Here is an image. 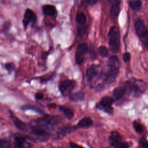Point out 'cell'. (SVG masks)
<instances>
[{"label":"cell","mask_w":148,"mask_h":148,"mask_svg":"<svg viewBox=\"0 0 148 148\" xmlns=\"http://www.w3.org/2000/svg\"><path fill=\"white\" fill-rule=\"evenodd\" d=\"M76 128V126H71L69 125H64L61 127H60L58 131H57V137L58 139H61L63 137H64L67 134H69L72 131L74 130V129Z\"/></svg>","instance_id":"7c38bea8"},{"label":"cell","mask_w":148,"mask_h":148,"mask_svg":"<svg viewBox=\"0 0 148 148\" xmlns=\"http://www.w3.org/2000/svg\"><path fill=\"white\" fill-rule=\"evenodd\" d=\"M101 67L98 65L92 64L87 66L86 71V76L87 81L89 82H93L100 75Z\"/></svg>","instance_id":"52a82bcc"},{"label":"cell","mask_w":148,"mask_h":148,"mask_svg":"<svg viewBox=\"0 0 148 148\" xmlns=\"http://www.w3.org/2000/svg\"><path fill=\"white\" fill-rule=\"evenodd\" d=\"M27 143V138L22 136H17L14 137L13 145L14 148H24Z\"/></svg>","instance_id":"ac0fdd59"},{"label":"cell","mask_w":148,"mask_h":148,"mask_svg":"<svg viewBox=\"0 0 148 148\" xmlns=\"http://www.w3.org/2000/svg\"><path fill=\"white\" fill-rule=\"evenodd\" d=\"M53 76H54V73H50V74H47V75H46L45 76H43L40 77V82L42 83L47 82L48 80H50Z\"/></svg>","instance_id":"83f0119b"},{"label":"cell","mask_w":148,"mask_h":148,"mask_svg":"<svg viewBox=\"0 0 148 148\" xmlns=\"http://www.w3.org/2000/svg\"><path fill=\"white\" fill-rule=\"evenodd\" d=\"M131 54L128 52H125L123 55V59L124 62H128L130 60Z\"/></svg>","instance_id":"1f68e13d"},{"label":"cell","mask_w":148,"mask_h":148,"mask_svg":"<svg viewBox=\"0 0 148 148\" xmlns=\"http://www.w3.org/2000/svg\"><path fill=\"white\" fill-rule=\"evenodd\" d=\"M36 21V14L30 9H27L24 14L23 24L25 28L30 23L34 24Z\"/></svg>","instance_id":"30bf717a"},{"label":"cell","mask_w":148,"mask_h":148,"mask_svg":"<svg viewBox=\"0 0 148 148\" xmlns=\"http://www.w3.org/2000/svg\"><path fill=\"white\" fill-rule=\"evenodd\" d=\"M109 141L110 143V145L113 147L116 145L121 142V136L117 131H113L110 134L109 137Z\"/></svg>","instance_id":"4fadbf2b"},{"label":"cell","mask_w":148,"mask_h":148,"mask_svg":"<svg viewBox=\"0 0 148 148\" xmlns=\"http://www.w3.org/2000/svg\"><path fill=\"white\" fill-rule=\"evenodd\" d=\"M125 91H126V89L125 87L119 86L115 88L112 92L113 99L116 101H118L124 95Z\"/></svg>","instance_id":"2e32d148"},{"label":"cell","mask_w":148,"mask_h":148,"mask_svg":"<svg viewBox=\"0 0 148 148\" xmlns=\"http://www.w3.org/2000/svg\"><path fill=\"white\" fill-rule=\"evenodd\" d=\"M42 11L47 16H53L57 13L56 8L52 5H45L42 6Z\"/></svg>","instance_id":"d6986e66"},{"label":"cell","mask_w":148,"mask_h":148,"mask_svg":"<svg viewBox=\"0 0 148 148\" xmlns=\"http://www.w3.org/2000/svg\"><path fill=\"white\" fill-rule=\"evenodd\" d=\"M61 118L58 116L45 114L42 117L36 119L34 122L36 127L45 130H52L54 126L61 121Z\"/></svg>","instance_id":"7a4b0ae2"},{"label":"cell","mask_w":148,"mask_h":148,"mask_svg":"<svg viewBox=\"0 0 148 148\" xmlns=\"http://www.w3.org/2000/svg\"><path fill=\"white\" fill-rule=\"evenodd\" d=\"M109 46L113 53H116L119 50L120 45V35L119 28L116 26H112L108 32Z\"/></svg>","instance_id":"3957f363"},{"label":"cell","mask_w":148,"mask_h":148,"mask_svg":"<svg viewBox=\"0 0 148 148\" xmlns=\"http://www.w3.org/2000/svg\"><path fill=\"white\" fill-rule=\"evenodd\" d=\"M49 53L47 52H46V51H44V52H42V59L43 60H46L47 59V56H48Z\"/></svg>","instance_id":"e575fe53"},{"label":"cell","mask_w":148,"mask_h":148,"mask_svg":"<svg viewBox=\"0 0 148 148\" xmlns=\"http://www.w3.org/2000/svg\"><path fill=\"white\" fill-rule=\"evenodd\" d=\"M120 64L116 56H111L108 60L106 72L104 74L103 80L107 84H110L114 82L119 73Z\"/></svg>","instance_id":"6da1fadb"},{"label":"cell","mask_w":148,"mask_h":148,"mask_svg":"<svg viewBox=\"0 0 148 148\" xmlns=\"http://www.w3.org/2000/svg\"><path fill=\"white\" fill-rule=\"evenodd\" d=\"M40 148H43V147H40Z\"/></svg>","instance_id":"74e56055"},{"label":"cell","mask_w":148,"mask_h":148,"mask_svg":"<svg viewBox=\"0 0 148 148\" xmlns=\"http://www.w3.org/2000/svg\"><path fill=\"white\" fill-rule=\"evenodd\" d=\"M120 12V2L119 1H117L116 2L112 3L110 8V16L113 18H116L119 16Z\"/></svg>","instance_id":"5bb4252c"},{"label":"cell","mask_w":148,"mask_h":148,"mask_svg":"<svg viewBox=\"0 0 148 148\" xmlns=\"http://www.w3.org/2000/svg\"><path fill=\"white\" fill-rule=\"evenodd\" d=\"M98 52H99L100 56H102V57H106L109 54L108 49L106 48V47H105L104 46H101L98 48Z\"/></svg>","instance_id":"d4e9b609"},{"label":"cell","mask_w":148,"mask_h":148,"mask_svg":"<svg viewBox=\"0 0 148 148\" xmlns=\"http://www.w3.org/2000/svg\"><path fill=\"white\" fill-rule=\"evenodd\" d=\"M75 82L73 80L66 79L61 81L58 84V88L62 95L66 96L71 93L74 88Z\"/></svg>","instance_id":"ba28073f"},{"label":"cell","mask_w":148,"mask_h":148,"mask_svg":"<svg viewBox=\"0 0 148 148\" xmlns=\"http://www.w3.org/2000/svg\"><path fill=\"white\" fill-rule=\"evenodd\" d=\"M44 94L41 92H38L35 95V98L36 100H41L43 98Z\"/></svg>","instance_id":"d6a6232c"},{"label":"cell","mask_w":148,"mask_h":148,"mask_svg":"<svg viewBox=\"0 0 148 148\" xmlns=\"http://www.w3.org/2000/svg\"><path fill=\"white\" fill-rule=\"evenodd\" d=\"M98 0H87V2L89 5H94L97 2Z\"/></svg>","instance_id":"d590c367"},{"label":"cell","mask_w":148,"mask_h":148,"mask_svg":"<svg viewBox=\"0 0 148 148\" xmlns=\"http://www.w3.org/2000/svg\"><path fill=\"white\" fill-rule=\"evenodd\" d=\"M108 2H110L111 3H113V2H116V1H117L118 0H107Z\"/></svg>","instance_id":"8d00e7d4"},{"label":"cell","mask_w":148,"mask_h":148,"mask_svg":"<svg viewBox=\"0 0 148 148\" xmlns=\"http://www.w3.org/2000/svg\"><path fill=\"white\" fill-rule=\"evenodd\" d=\"M88 51V46L86 43H82L77 46L75 52V61L77 65H81L83 63Z\"/></svg>","instance_id":"8992f818"},{"label":"cell","mask_w":148,"mask_h":148,"mask_svg":"<svg viewBox=\"0 0 148 148\" xmlns=\"http://www.w3.org/2000/svg\"><path fill=\"white\" fill-rule=\"evenodd\" d=\"M58 110L64 114L65 117L68 119H71L74 117V112L69 108L63 105H60L58 106Z\"/></svg>","instance_id":"ffe728a7"},{"label":"cell","mask_w":148,"mask_h":148,"mask_svg":"<svg viewBox=\"0 0 148 148\" xmlns=\"http://www.w3.org/2000/svg\"><path fill=\"white\" fill-rule=\"evenodd\" d=\"M53 148H54V147H53Z\"/></svg>","instance_id":"f35d334b"},{"label":"cell","mask_w":148,"mask_h":148,"mask_svg":"<svg viewBox=\"0 0 148 148\" xmlns=\"http://www.w3.org/2000/svg\"><path fill=\"white\" fill-rule=\"evenodd\" d=\"M131 8L135 11L139 10L142 6V2L140 0H136L135 1H131L129 3Z\"/></svg>","instance_id":"cb8c5ba5"},{"label":"cell","mask_w":148,"mask_h":148,"mask_svg":"<svg viewBox=\"0 0 148 148\" xmlns=\"http://www.w3.org/2000/svg\"><path fill=\"white\" fill-rule=\"evenodd\" d=\"M132 125H133V127L135 129V131L138 132V133H140L143 131V126L139 123L138 122H137L136 121H134L132 123Z\"/></svg>","instance_id":"484cf974"},{"label":"cell","mask_w":148,"mask_h":148,"mask_svg":"<svg viewBox=\"0 0 148 148\" xmlns=\"http://www.w3.org/2000/svg\"><path fill=\"white\" fill-rule=\"evenodd\" d=\"M114 99L113 98L109 96H105L101 98L99 102L96 105L95 107L109 114H112L113 108L112 105Z\"/></svg>","instance_id":"5b68a950"},{"label":"cell","mask_w":148,"mask_h":148,"mask_svg":"<svg viewBox=\"0 0 148 148\" xmlns=\"http://www.w3.org/2000/svg\"><path fill=\"white\" fill-rule=\"evenodd\" d=\"M5 68L9 72H11L14 69L15 66H14V64L13 63L9 62V63H6L5 64Z\"/></svg>","instance_id":"f1b7e54d"},{"label":"cell","mask_w":148,"mask_h":148,"mask_svg":"<svg viewBox=\"0 0 148 148\" xmlns=\"http://www.w3.org/2000/svg\"><path fill=\"white\" fill-rule=\"evenodd\" d=\"M76 22L81 25H83L86 23V17L82 12H78L76 16Z\"/></svg>","instance_id":"603a6c76"},{"label":"cell","mask_w":148,"mask_h":148,"mask_svg":"<svg viewBox=\"0 0 148 148\" xmlns=\"http://www.w3.org/2000/svg\"><path fill=\"white\" fill-rule=\"evenodd\" d=\"M10 116L12 120L13 123H14L16 127L20 131L22 132H26L28 131V124L25 123L21 121L20 119H18L17 117H16L11 110H9Z\"/></svg>","instance_id":"8fae6325"},{"label":"cell","mask_w":148,"mask_h":148,"mask_svg":"<svg viewBox=\"0 0 148 148\" xmlns=\"http://www.w3.org/2000/svg\"><path fill=\"white\" fill-rule=\"evenodd\" d=\"M135 32L145 46L148 48V29L145 25L142 20H137L134 25Z\"/></svg>","instance_id":"277c9868"},{"label":"cell","mask_w":148,"mask_h":148,"mask_svg":"<svg viewBox=\"0 0 148 148\" xmlns=\"http://www.w3.org/2000/svg\"><path fill=\"white\" fill-rule=\"evenodd\" d=\"M127 88L129 90L130 92L134 94H138L141 92V89L135 82L132 81H128L126 82Z\"/></svg>","instance_id":"e0dca14e"},{"label":"cell","mask_w":148,"mask_h":148,"mask_svg":"<svg viewBox=\"0 0 148 148\" xmlns=\"http://www.w3.org/2000/svg\"><path fill=\"white\" fill-rule=\"evenodd\" d=\"M139 143L142 148H148V141L145 137H142L140 139Z\"/></svg>","instance_id":"f546056e"},{"label":"cell","mask_w":148,"mask_h":148,"mask_svg":"<svg viewBox=\"0 0 148 148\" xmlns=\"http://www.w3.org/2000/svg\"><path fill=\"white\" fill-rule=\"evenodd\" d=\"M0 148H13L10 142L6 140L1 139Z\"/></svg>","instance_id":"4316f807"},{"label":"cell","mask_w":148,"mask_h":148,"mask_svg":"<svg viewBox=\"0 0 148 148\" xmlns=\"http://www.w3.org/2000/svg\"><path fill=\"white\" fill-rule=\"evenodd\" d=\"M113 148H129V145L126 142H120L117 145H116Z\"/></svg>","instance_id":"4dcf8cb0"},{"label":"cell","mask_w":148,"mask_h":148,"mask_svg":"<svg viewBox=\"0 0 148 148\" xmlns=\"http://www.w3.org/2000/svg\"><path fill=\"white\" fill-rule=\"evenodd\" d=\"M93 124L92 120L89 117H85L82 119L76 124V127L79 128H87L91 127Z\"/></svg>","instance_id":"9a60e30c"},{"label":"cell","mask_w":148,"mask_h":148,"mask_svg":"<svg viewBox=\"0 0 148 148\" xmlns=\"http://www.w3.org/2000/svg\"><path fill=\"white\" fill-rule=\"evenodd\" d=\"M21 109L24 111H25L27 110H34L38 113H40V114L43 113V110L42 109H41L40 108H39L37 106L32 105V104L24 105L21 107Z\"/></svg>","instance_id":"44dd1931"},{"label":"cell","mask_w":148,"mask_h":148,"mask_svg":"<svg viewBox=\"0 0 148 148\" xmlns=\"http://www.w3.org/2000/svg\"><path fill=\"white\" fill-rule=\"evenodd\" d=\"M69 145L71 148H84V147L81 146L80 145H77L76 143L73 142H69Z\"/></svg>","instance_id":"836d02e7"},{"label":"cell","mask_w":148,"mask_h":148,"mask_svg":"<svg viewBox=\"0 0 148 148\" xmlns=\"http://www.w3.org/2000/svg\"><path fill=\"white\" fill-rule=\"evenodd\" d=\"M31 133L42 141H45L49 138V133L47 130L36 126L31 127Z\"/></svg>","instance_id":"9c48e42d"},{"label":"cell","mask_w":148,"mask_h":148,"mask_svg":"<svg viewBox=\"0 0 148 148\" xmlns=\"http://www.w3.org/2000/svg\"><path fill=\"white\" fill-rule=\"evenodd\" d=\"M84 94L81 91H79V92H76L73 94H72L69 96L70 100L74 102L82 101L84 99Z\"/></svg>","instance_id":"7402d4cb"}]
</instances>
